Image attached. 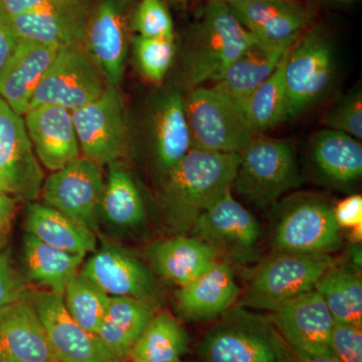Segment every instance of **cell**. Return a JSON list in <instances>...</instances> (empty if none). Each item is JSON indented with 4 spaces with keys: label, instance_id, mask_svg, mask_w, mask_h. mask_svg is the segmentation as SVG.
I'll return each mask as SVG.
<instances>
[{
    "label": "cell",
    "instance_id": "6da1fadb",
    "mask_svg": "<svg viewBox=\"0 0 362 362\" xmlns=\"http://www.w3.org/2000/svg\"><path fill=\"white\" fill-rule=\"evenodd\" d=\"M239 162L240 154L192 148L162 175L159 206L169 228L180 235L192 232L202 211L233 187Z\"/></svg>",
    "mask_w": 362,
    "mask_h": 362
},
{
    "label": "cell",
    "instance_id": "7a4b0ae2",
    "mask_svg": "<svg viewBox=\"0 0 362 362\" xmlns=\"http://www.w3.org/2000/svg\"><path fill=\"white\" fill-rule=\"evenodd\" d=\"M256 40L228 4L206 2L192 28L183 54L187 84L194 89L204 83H218L233 62Z\"/></svg>",
    "mask_w": 362,
    "mask_h": 362
},
{
    "label": "cell",
    "instance_id": "3957f363",
    "mask_svg": "<svg viewBox=\"0 0 362 362\" xmlns=\"http://www.w3.org/2000/svg\"><path fill=\"white\" fill-rule=\"evenodd\" d=\"M301 182L292 145L256 135L240 153L233 187L252 206L265 209Z\"/></svg>",
    "mask_w": 362,
    "mask_h": 362
},
{
    "label": "cell",
    "instance_id": "277c9868",
    "mask_svg": "<svg viewBox=\"0 0 362 362\" xmlns=\"http://www.w3.org/2000/svg\"><path fill=\"white\" fill-rule=\"evenodd\" d=\"M337 76V52L329 35L321 25L307 28L286 59L287 120L320 102L334 85Z\"/></svg>",
    "mask_w": 362,
    "mask_h": 362
},
{
    "label": "cell",
    "instance_id": "5b68a950",
    "mask_svg": "<svg viewBox=\"0 0 362 362\" xmlns=\"http://www.w3.org/2000/svg\"><path fill=\"white\" fill-rule=\"evenodd\" d=\"M335 261L330 255L278 252L257 269L240 307L274 312L302 295L314 291L316 283Z\"/></svg>",
    "mask_w": 362,
    "mask_h": 362
},
{
    "label": "cell",
    "instance_id": "8992f818",
    "mask_svg": "<svg viewBox=\"0 0 362 362\" xmlns=\"http://www.w3.org/2000/svg\"><path fill=\"white\" fill-rule=\"evenodd\" d=\"M218 318L197 347L202 362H278L280 335L267 316L239 306Z\"/></svg>",
    "mask_w": 362,
    "mask_h": 362
},
{
    "label": "cell",
    "instance_id": "52a82bcc",
    "mask_svg": "<svg viewBox=\"0 0 362 362\" xmlns=\"http://www.w3.org/2000/svg\"><path fill=\"white\" fill-rule=\"evenodd\" d=\"M185 104L192 148L240 154L257 135L237 102L218 88H194Z\"/></svg>",
    "mask_w": 362,
    "mask_h": 362
},
{
    "label": "cell",
    "instance_id": "ba28073f",
    "mask_svg": "<svg viewBox=\"0 0 362 362\" xmlns=\"http://www.w3.org/2000/svg\"><path fill=\"white\" fill-rule=\"evenodd\" d=\"M273 243L278 252L329 255L341 246V228L329 202L302 195L284 207Z\"/></svg>",
    "mask_w": 362,
    "mask_h": 362
},
{
    "label": "cell",
    "instance_id": "9c48e42d",
    "mask_svg": "<svg viewBox=\"0 0 362 362\" xmlns=\"http://www.w3.org/2000/svg\"><path fill=\"white\" fill-rule=\"evenodd\" d=\"M89 52L81 45L59 49L33 94L30 109L54 105L74 111L101 96L106 86Z\"/></svg>",
    "mask_w": 362,
    "mask_h": 362
},
{
    "label": "cell",
    "instance_id": "30bf717a",
    "mask_svg": "<svg viewBox=\"0 0 362 362\" xmlns=\"http://www.w3.org/2000/svg\"><path fill=\"white\" fill-rule=\"evenodd\" d=\"M190 233L218 256L235 262H246L254 256L261 235L258 221L235 199L233 187L202 211Z\"/></svg>",
    "mask_w": 362,
    "mask_h": 362
},
{
    "label": "cell",
    "instance_id": "8fae6325",
    "mask_svg": "<svg viewBox=\"0 0 362 362\" xmlns=\"http://www.w3.org/2000/svg\"><path fill=\"white\" fill-rule=\"evenodd\" d=\"M80 148L98 165L118 161L127 146L123 104L115 87L107 85L101 96L71 111Z\"/></svg>",
    "mask_w": 362,
    "mask_h": 362
},
{
    "label": "cell",
    "instance_id": "7c38bea8",
    "mask_svg": "<svg viewBox=\"0 0 362 362\" xmlns=\"http://www.w3.org/2000/svg\"><path fill=\"white\" fill-rule=\"evenodd\" d=\"M105 182L100 165L78 158L44 181L45 204L95 232Z\"/></svg>",
    "mask_w": 362,
    "mask_h": 362
},
{
    "label": "cell",
    "instance_id": "4fadbf2b",
    "mask_svg": "<svg viewBox=\"0 0 362 362\" xmlns=\"http://www.w3.org/2000/svg\"><path fill=\"white\" fill-rule=\"evenodd\" d=\"M0 178L20 201L39 197L45 173L33 151L25 119L0 97Z\"/></svg>",
    "mask_w": 362,
    "mask_h": 362
},
{
    "label": "cell",
    "instance_id": "5bb4252c",
    "mask_svg": "<svg viewBox=\"0 0 362 362\" xmlns=\"http://www.w3.org/2000/svg\"><path fill=\"white\" fill-rule=\"evenodd\" d=\"M30 300L59 362H120L97 335L88 332L71 318L63 296L39 290L32 291Z\"/></svg>",
    "mask_w": 362,
    "mask_h": 362
},
{
    "label": "cell",
    "instance_id": "9a60e30c",
    "mask_svg": "<svg viewBox=\"0 0 362 362\" xmlns=\"http://www.w3.org/2000/svg\"><path fill=\"white\" fill-rule=\"evenodd\" d=\"M284 341L299 354L333 357L330 349L334 319L314 290L267 316Z\"/></svg>",
    "mask_w": 362,
    "mask_h": 362
},
{
    "label": "cell",
    "instance_id": "2e32d148",
    "mask_svg": "<svg viewBox=\"0 0 362 362\" xmlns=\"http://www.w3.org/2000/svg\"><path fill=\"white\" fill-rule=\"evenodd\" d=\"M108 296L157 302L158 288L141 262L123 247L104 245L84 264L80 273Z\"/></svg>",
    "mask_w": 362,
    "mask_h": 362
},
{
    "label": "cell",
    "instance_id": "e0dca14e",
    "mask_svg": "<svg viewBox=\"0 0 362 362\" xmlns=\"http://www.w3.org/2000/svg\"><path fill=\"white\" fill-rule=\"evenodd\" d=\"M25 123L33 151L45 168L54 173L80 158L71 111L54 105H40L28 109Z\"/></svg>",
    "mask_w": 362,
    "mask_h": 362
},
{
    "label": "cell",
    "instance_id": "ac0fdd59",
    "mask_svg": "<svg viewBox=\"0 0 362 362\" xmlns=\"http://www.w3.org/2000/svg\"><path fill=\"white\" fill-rule=\"evenodd\" d=\"M235 18L261 42H295L315 18L310 7L298 0H258L228 4Z\"/></svg>",
    "mask_w": 362,
    "mask_h": 362
},
{
    "label": "cell",
    "instance_id": "d6986e66",
    "mask_svg": "<svg viewBox=\"0 0 362 362\" xmlns=\"http://www.w3.org/2000/svg\"><path fill=\"white\" fill-rule=\"evenodd\" d=\"M88 52L109 86L122 81L127 56V21L118 0H104L86 28Z\"/></svg>",
    "mask_w": 362,
    "mask_h": 362
},
{
    "label": "cell",
    "instance_id": "ffe728a7",
    "mask_svg": "<svg viewBox=\"0 0 362 362\" xmlns=\"http://www.w3.org/2000/svg\"><path fill=\"white\" fill-rule=\"evenodd\" d=\"M0 351L6 362L58 361L30 298L0 311Z\"/></svg>",
    "mask_w": 362,
    "mask_h": 362
},
{
    "label": "cell",
    "instance_id": "44dd1931",
    "mask_svg": "<svg viewBox=\"0 0 362 362\" xmlns=\"http://www.w3.org/2000/svg\"><path fill=\"white\" fill-rule=\"evenodd\" d=\"M59 47L18 40L13 54L0 71V97L18 115L30 109L35 90L39 87Z\"/></svg>",
    "mask_w": 362,
    "mask_h": 362
},
{
    "label": "cell",
    "instance_id": "7402d4cb",
    "mask_svg": "<svg viewBox=\"0 0 362 362\" xmlns=\"http://www.w3.org/2000/svg\"><path fill=\"white\" fill-rule=\"evenodd\" d=\"M240 287L230 264L218 259L209 270L182 286L176 293L178 311L185 318L207 321L233 308Z\"/></svg>",
    "mask_w": 362,
    "mask_h": 362
},
{
    "label": "cell",
    "instance_id": "603a6c76",
    "mask_svg": "<svg viewBox=\"0 0 362 362\" xmlns=\"http://www.w3.org/2000/svg\"><path fill=\"white\" fill-rule=\"evenodd\" d=\"M311 168L317 177L333 187H349L362 175L361 141L338 131L323 129L308 144Z\"/></svg>",
    "mask_w": 362,
    "mask_h": 362
},
{
    "label": "cell",
    "instance_id": "cb8c5ba5",
    "mask_svg": "<svg viewBox=\"0 0 362 362\" xmlns=\"http://www.w3.org/2000/svg\"><path fill=\"white\" fill-rule=\"evenodd\" d=\"M149 258L159 275L180 287L206 273L221 259L204 240L187 235L154 243Z\"/></svg>",
    "mask_w": 362,
    "mask_h": 362
},
{
    "label": "cell",
    "instance_id": "d4e9b609",
    "mask_svg": "<svg viewBox=\"0 0 362 362\" xmlns=\"http://www.w3.org/2000/svg\"><path fill=\"white\" fill-rule=\"evenodd\" d=\"M156 311V303L148 300L110 296L97 337L119 361H128L133 346Z\"/></svg>",
    "mask_w": 362,
    "mask_h": 362
},
{
    "label": "cell",
    "instance_id": "484cf974",
    "mask_svg": "<svg viewBox=\"0 0 362 362\" xmlns=\"http://www.w3.org/2000/svg\"><path fill=\"white\" fill-rule=\"evenodd\" d=\"M152 133L157 164L164 175L192 148L185 99L177 90H169L157 102Z\"/></svg>",
    "mask_w": 362,
    "mask_h": 362
},
{
    "label": "cell",
    "instance_id": "4316f807",
    "mask_svg": "<svg viewBox=\"0 0 362 362\" xmlns=\"http://www.w3.org/2000/svg\"><path fill=\"white\" fill-rule=\"evenodd\" d=\"M295 42L272 44L256 40L233 62L214 87L240 102L277 70Z\"/></svg>",
    "mask_w": 362,
    "mask_h": 362
},
{
    "label": "cell",
    "instance_id": "83f0119b",
    "mask_svg": "<svg viewBox=\"0 0 362 362\" xmlns=\"http://www.w3.org/2000/svg\"><path fill=\"white\" fill-rule=\"evenodd\" d=\"M25 226V233L61 251L86 256L97 249L93 230L47 204L30 202Z\"/></svg>",
    "mask_w": 362,
    "mask_h": 362
},
{
    "label": "cell",
    "instance_id": "f1b7e54d",
    "mask_svg": "<svg viewBox=\"0 0 362 362\" xmlns=\"http://www.w3.org/2000/svg\"><path fill=\"white\" fill-rule=\"evenodd\" d=\"M18 40L54 45L59 49L81 45L86 28L71 6L45 9L9 18Z\"/></svg>",
    "mask_w": 362,
    "mask_h": 362
},
{
    "label": "cell",
    "instance_id": "f546056e",
    "mask_svg": "<svg viewBox=\"0 0 362 362\" xmlns=\"http://www.w3.org/2000/svg\"><path fill=\"white\" fill-rule=\"evenodd\" d=\"M23 252L25 279L61 296L85 258V255L54 249L28 233L23 237Z\"/></svg>",
    "mask_w": 362,
    "mask_h": 362
},
{
    "label": "cell",
    "instance_id": "4dcf8cb0",
    "mask_svg": "<svg viewBox=\"0 0 362 362\" xmlns=\"http://www.w3.org/2000/svg\"><path fill=\"white\" fill-rule=\"evenodd\" d=\"M100 216L109 225L118 228H132L145 220V207L141 194L129 173L118 161L109 164Z\"/></svg>",
    "mask_w": 362,
    "mask_h": 362
},
{
    "label": "cell",
    "instance_id": "1f68e13d",
    "mask_svg": "<svg viewBox=\"0 0 362 362\" xmlns=\"http://www.w3.org/2000/svg\"><path fill=\"white\" fill-rule=\"evenodd\" d=\"M189 337L168 313L156 314L138 338L129 359L132 362H175L187 351Z\"/></svg>",
    "mask_w": 362,
    "mask_h": 362
},
{
    "label": "cell",
    "instance_id": "d6a6232c",
    "mask_svg": "<svg viewBox=\"0 0 362 362\" xmlns=\"http://www.w3.org/2000/svg\"><path fill=\"white\" fill-rule=\"evenodd\" d=\"M290 49L286 52L277 70L265 82L237 102L247 122L256 133L272 129L287 120L284 70Z\"/></svg>",
    "mask_w": 362,
    "mask_h": 362
},
{
    "label": "cell",
    "instance_id": "836d02e7",
    "mask_svg": "<svg viewBox=\"0 0 362 362\" xmlns=\"http://www.w3.org/2000/svg\"><path fill=\"white\" fill-rule=\"evenodd\" d=\"M314 290L335 322L362 325V281L358 274L333 265L321 276Z\"/></svg>",
    "mask_w": 362,
    "mask_h": 362
},
{
    "label": "cell",
    "instance_id": "e575fe53",
    "mask_svg": "<svg viewBox=\"0 0 362 362\" xmlns=\"http://www.w3.org/2000/svg\"><path fill=\"white\" fill-rule=\"evenodd\" d=\"M109 298L80 274L71 279L63 296L66 311L71 318L95 335L106 315Z\"/></svg>",
    "mask_w": 362,
    "mask_h": 362
},
{
    "label": "cell",
    "instance_id": "d590c367",
    "mask_svg": "<svg viewBox=\"0 0 362 362\" xmlns=\"http://www.w3.org/2000/svg\"><path fill=\"white\" fill-rule=\"evenodd\" d=\"M134 51L143 75L152 82L163 80L175 57V40L153 39L138 35Z\"/></svg>",
    "mask_w": 362,
    "mask_h": 362
},
{
    "label": "cell",
    "instance_id": "8d00e7d4",
    "mask_svg": "<svg viewBox=\"0 0 362 362\" xmlns=\"http://www.w3.org/2000/svg\"><path fill=\"white\" fill-rule=\"evenodd\" d=\"M323 124L326 129L338 131L362 139V93L361 88L356 87L338 99L324 117Z\"/></svg>",
    "mask_w": 362,
    "mask_h": 362
},
{
    "label": "cell",
    "instance_id": "74e56055",
    "mask_svg": "<svg viewBox=\"0 0 362 362\" xmlns=\"http://www.w3.org/2000/svg\"><path fill=\"white\" fill-rule=\"evenodd\" d=\"M133 23L140 37L175 40L173 18L162 0H140Z\"/></svg>",
    "mask_w": 362,
    "mask_h": 362
},
{
    "label": "cell",
    "instance_id": "f35d334b",
    "mask_svg": "<svg viewBox=\"0 0 362 362\" xmlns=\"http://www.w3.org/2000/svg\"><path fill=\"white\" fill-rule=\"evenodd\" d=\"M33 290L14 266L9 249L0 252V311L20 300L28 299Z\"/></svg>",
    "mask_w": 362,
    "mask_h": 362
},
{
    "label": "cell",
    "instance_id": "ab89813d",
    "mask_svg": "<svg viewBox=\"0 0 362 362\" xmlns=\"http://www.w3.org/2000/svg\"><path fill=\"white\" fill-rule=\"evenodd\" d=\"M333 357L341 362H362V325L335 322L331 331Z\"/></svg>",
    "mask_w": 362,
    "mask_h": 362
},
{
    "label": "cell",
    "instance_id": "60d3db41",
    "mask_svg": "<svg viewBox=\"0 0 362 362\" xmlns=\"http://www.w3.org/2000/svg\"><path fill=\"white\" fill-rule=\"evenodd\" d=\"M333 213L340 228H354L362 226V197L350 195L333 206Z\"/></svg>",
    "mask_w": 362,
    "mask_h": 362
},
{
    "label": "cell",
    "instance_id": "b9f144b4",
    "mask_svg": "<svg viewBox=\"0 0 362 362\" xmlns=\"http://www.w3.org/2000/svg\"><path fill=\"white\" fill-rule=\"evenodd\" d=\"M0 6L11 18L45 9L63 8L73 4H66L62 0H0Z\"/></svg>",
    "mask_w": 362,
    "mask_h": 362
},
{
    "label": "cell",
    "instance_id": "7bdbcfd3",
    "mask_svg": "<svg viewBox=\"0 0 362 362\" xmlns=\"http://www.w3.org/2000/svg\"><path fill=\"white\" fill-rule=\"evenodd\" d=\"M16 201L13 195L0 194V252L6 249L16 218Z\"/></svg>",
    "mask_w": 362,
    "mask_h": 362
},
{
    "label": "cell",
    "instance_id": "ee69618b",
    "mask_svg": "<svg viewBox=\"0 0 362 362\" xmlns=\"http://www.w3.org/2000/svg\"><path fill=\"white\" fill-rule=\"evenodd\" d=\"M18 39L11 26L9 16L0 6V71L18 45Z\"/></svg>",
    "mask_w": 362,
    "mask_h": 362
},
{
    "label": "cell",
    "instance_id": "f6af8a7d",
    "mask_svg": "<svg viewBox=\"0 0 362 362\" xmlns=\"http://www.w3.org/2000/svg\"><path fill=\"white\" fill-rule=\"evenodd\" d=\"M280 335V334H279ZM278 362H341L335 357L305 356L292 349L282 337L279 338Z\"/></svg>",
    "mask_w": 362,
    "mask_h": 362
},
{
    "label": "cell",
    "instance_id": "bcb514c9",
    "mask_svg": "<svg viewBox=\"0 0 362 362\" xmlns=\"http://www.w3.org/2000/svg\"><path fill=\"white\" fill-rule=\"evenodd\" d=\"M309 1L314 6L337 7L349 6L357 0H309Z\"/></svg>",
    "mask_w": 362,
    "mask_h": 362
},
{
    "label": "cell",
    "instance_id": "7dc6e473",
    "mask_svg": "<svg viewBox=\"0 0 362 362\" xmlns=\"http://www.w3.org/2000/svg\"><path fill=\"white\" fill-rule=\"evenodd\" d=\"M204 1H218L226 4H240V2L258 1V0H204Z\"/></svg>",
    "mask_w": 362,
    "mask_h": 362
},
{
    "label": "cell",
    "instance_id": "c3c4849f",
    "mask_svg": "<svg viewBox=\"0 0 362 362\" xmlns=\"http://www.w3.org/2000/svg\"><path fill=\"white\" fill-rule=\"evenodd\" d=\"M0 194H9L8 189H7L6 185H4V181L1 180V178H0Z\"/></svg>",
    "mask_w": 362,
    "mask_h": 362
},
{
    "label": "cell",
    "instance_id": "681fc988",
    "mask_svg": "<svg viewBox=\"0 0 362 362\" xmlns=\"http://www.w3.org/2000/svg\"><path fill=\"white\" fill-rule=\"evenodd\" d=\"M170 1L173 2V4H178V6H187L190 0H170Z\"/></svg>",
    "mask_w": 362,
    "mask_h": 362
},
{
    "label": "cell",
    "instance_id": "f907efd6",
    "mask_svg": "<svg viewBox=\"0 0 362 362\" xmlns=\"http://www.w3.org/2000/svg\"><path fill=\"white\" fill-rule=\"evenodd\" d=\"M62 1L65 2L66 4H74L75 0H62Z\"/></svg>",
    "mask_w": 362,
    "mask_h": 362
},
{
    "label": "cell",
    "instance_id": "816d5d0a",
    "mask_svg": "<svg viewBox=\"0 0 362 362\" xmlns=\"http://www.w3.org/2000/svg\"><path fill=\"white\" fill-rule=\"evenodd\" d=\"M0 362H6V361H4V356H2L1 351H0Z\"/></svg>",
    "mask_w": 362,
    "mask_h": 362
},
{
    "label": "cell",
    "instance_id": "f5cc1de1",
    "mask_svg": "<svg viewBox=\"0 0 362 362\" xmlns=\"http://www.w3.org/2000/svg\"><path fill=\"white\" fill-rule=\"evenodd\" d=\"M175 362H181L180 361H175Z\"/></svg>",
    "mask_w": 362,
    "mask_h": 362
},
{
    "label": "cell",
    "instance_id": "db71d44e",
    "mask_svg": "<svg viewBox=\"0 0 362 362\" xmlns=\"http://www.w3.org/2000/svg\"><path fill=\"white\" fill-rule=\"evenodd\" d=\"M54 362H59V361H54Z\"/></svg>",
    "mask_w": 362,
    "mask_h": 362
}]
</instances>
